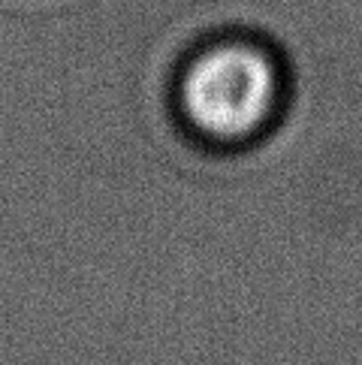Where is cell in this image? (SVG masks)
I'll return each mask as SVG.
<instances>
[{
  "label": "cell",
  "instance_id": "cell-1",
  "mask_svg": "<svg viewBox=\"0 0 362 365\" xmlns=\"http://www.w3.org/2000/svg\"><path fill=\"white\" fill-rule=\"evenodd\" d=\"M278 103V73L266 51L224 43L190 61L181 79V109L197 133L242 142L263 130Z\"/></svg>",
  "mask_w": 362,
  "mask_h": 365
}]
</instances>
